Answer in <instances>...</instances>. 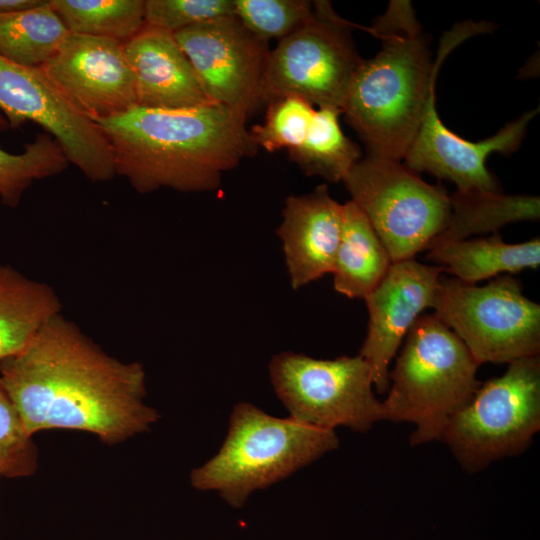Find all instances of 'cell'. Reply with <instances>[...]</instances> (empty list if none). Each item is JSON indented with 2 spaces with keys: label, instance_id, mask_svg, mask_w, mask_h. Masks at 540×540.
Instances as JSON below:
<instances>
[{
  "label": "cell",
  "instance_id": "cell-20",
  "mask_svg": "<svg viewBox=\"0 0 540 540\" xmlns=\"http://www.w3.org/2000/svg\"><path fill=\"white\" fill-rule=\"evenodd\" d=\"M393 264L389 252L363 212L350 200L342 204V227L332 269L334 289L364 299Z\"/></svg>",
  "mask_w": 540,
  "mask_h": 540
},
{
  "label": "cell",
  "instance_id": "cell-6",
  "mask_svg": "<svg viewBox=\"0 0 540 540\" xmlns=\"http://www.w3.org/2000/svg\"><path fill=\"white\" fill-rule=\"evenodd\" d=\"M540 429V357L510 362L481 384L447 423L442 437L467 471L523 452Z\"/></svg>",
  "mask_w": 540,
  "mask_h": 540
},
{
  "label": "cell",
  "instance_id": "cell-12",
  "mask_svg": "<svg viewBox=\"0 0 540 540\" xmlns=\"http://www.w3.org/2000/svg\"><path fill=\"white\" fill-rule=\"evenodd\" d=\"M211 102L247 117L260 108L268 42L235 16L212 19L173 34Z\"/></svg>",
  "mask_w": 540,
  "mask_h": 540
},
{
  "label": "cell",
  "instance_id": "cell-2",
  "mask_svg": "<svg viewBox=\"0 0 540 540\" xmlns=\"http://www.w3.org/2000/svg\"><path fill=\"white\" fill-rule=\"evenodd\" d=\"M247 119L208 103L172 110L135 106L95 123L110 144L116 175L143 194L216 190L224 172L257 151Z\"/></svg>",
  "mask_w": 540,
  "mask_h": 540
},
{
  "label": "cell",
  "instance_id": "cell-1",
  "mask_svg": "<svg viewBox=\"0 0 540 540\" xmlns=\"http://www.w3.org/2000/svg\"><path fill=\"white\" fill-rule=\"evenodd\" d=\"M0 386L31 435L68 429L114 445L148 431L160 417L145 403L143 365L108 355L62 314L2 362Z\"/></svg>",
  "mask_w": 540,
  "mask_h": 540
},
{
  "label": "cell",
  "instance_id": "cell-3",
  "mask_svg": "<svg viewBox=\"0 0 540 540\" xmlns=\"http://www.w3.org/2000/svg\"><path fill=\"white\" fill-rule=\"evenodd\" d=\"M367 31L381 40L382 47L374 57L362 59L342 114L369 156L401 161L419 129L442 59L483 28L480 23H465L443 43L434 63L409 1H391Z\"/></svg>",
  "mask_w": 540,
  "mask_h": 540
},
{
  "label": "cell",
  "instance_id": "cell-17",
  "mask_svg": "<svg viewBox=\"0 0 540 540\" xmlns=\"http://www.w3.org/2000/svg\"><path fill=\"white\" fill-rule=\"evenodd\" d=\"M123 50L135 80L137 106L183 109L211 102L173 33L144 25Z\"/></svg>",
  "mask_w": 540,
  "mask_h": 540
},
{
  "label": "cell",
  "instance_id": "cell-28",
  "mask_svg": "<svg viewBox=\"0 0 540 540\" xmlns=\"http://www.w3.org/2000/svg\"><path fill=\"white\" fill-rule=\"evenodd\" d=\"M20 413L0 386V477H28L38 467V449Z\"/></svg>",
  "mask_w": 540,
  "mask_h": 540
},
{
  "label": "cell",
  "instance_id": "cell-29",
  "mask_svg": "<svg viewBox=\"0 0 540 540\" xmlns=\"http://www.w3.org/2000/svg\"><path fill=\"white\" fill-rule=\"evenodd\" d=\"M226 16H235L233 0H145V25L173 34Z\"/></svg>",
  "mask_w": 540,
  "mask_h": 540
},
{
  "label": "cell",
  "instance_id": "cell-11",
  "mask_svg": "<svg viewBox=\"0 0 540 540\" xmlns=\"http://www.w3.org/2000/svg\"><path fill=\"white\" fill-rule=\"evenodd\" d=\"M0 110L10 128L29 121L41 126L89 180L105 182L116 175L102 129L67 101L41 67L22 66L0 56Z\"/></svg>",
  "mask_w": 540,
  "mask_h": 540
},
{
  "label": "cell",
  "instance_id": "cell-25",
  "mask_svg": "<svg viewBox=\"0 0 540 540\" xmlns=\"http://www.w3.org/2000/svg\"><path fill=\"white\" fill-rule=\"evenodd\" d=\"M9 127L0 110V131ZM69 164L61 145L46 132L37 134L20 153H10L0 146L1 203L17 207L34 181L58 175Z\"/></svg>",
  "mask_w": 540,
  "mask_h": 540
},
{
  "label": "cell",
  "instance_id": "cell-7",
  "mask_svg": "<svg viewBox=\"0 0 540 540\" xmlns=\"http://www.w3.org/2000/svg\"><path fill=\"white\" fill-rule=\"evenodd\" d=\"M393 263L414 259L447 226L451 196L398 160L366 156L342 180Z\"/></svg>",
  "mask_w": 540,
  "mask_h": 540
},
{
  "label": "cell",
  "instance_id": "cell-8",
  "mask_svg": "<svg viewBox=\"0 0 540 540\" xmlns=\"http://www.w3.org/2000/svg\"><path fill=\"white\" fill-rule=\"evenodd\" d=\"M359 28L342 19L329 1H314L312 16L269 50L262 100L300 97L318 108L342 111L362 58L351 36Z\"/></svg>",
  "mask_w": 540,
  "mask_h": 540
},
{
  "label": "cell",
  "instance_id": "cell-26",
  "mask_svg": "<svg viewBox=\"0 0 540 540\" xmlns=\"http://www.w3.org/2000/svg\"><path fill=\"white\" fill-rule=\"evenodd\" d=\"M266 105L264 122L249 130L257 148L273 153L299 146L312 124L316 112L314 106L296 96L274 99Z\"/></svg>",
  "mask_w": 540,
  "mask_h": 540
},
{
  "label": "cell",
  "instance_id": "cell-19",
  "mask_svg": "<svg viewBox=\"0 0 540 540\" xmlns=\"http://www.w3.org/2000/svg\"><path fill=\"white\" fill-rule=\"evenodd\" d=\"M61 308L51 286L0 265V365L20 353Z\"/></svg>",
  "mask_w": 540,
  "mask_h": 540
},
{
  "label": "cell",
  "instance_id": "cell-4",
  "mask_svg": "<svg viewBox=\"0 0 540 540\" xmlns=\"http://www.w3.org/2000/svg\"><path fill=\"white\" fill-rule=\"evenodd\" d=\"M398 352L382 401L384 420L414 424L412 445L440 440L480 387V365L434 313L417 318Z\"/></svg>",
  "mask_w": 540,
  "mask_h": 540
},
{
  "label": "cell",
  "instance_id": "cell-24",
  "mask_svg": "<svg viewBox=\"0 0 540 540\" xmlns=\"http://www.w3.org/2000/svg\"><path fill=\"white\" fill-rule=\"evenodd\" d=\"M69 33L125 43L145 25V0H49Z\"/></svg>",
  "mask_w": 540,
  "mask_h": 540
},
{
  "label": "cell",
  "instance_id": "cell-30",
  "mask_svg": "<svg viewBox=\"0 0 540 540\" xmlns=\"http://www.w3.org/2000/svg\"><path fill=\"white\" fill-rule=\"evenodd\" d=\"M47 0H0V14H9L33 9Z\"/></svg>",
  "mask_w": 540,
  "mask_h": 540
},
{
  "label": "cell",
  "instance_id": "cell-13",
  "mask_svg": "<svg viewBox=\"0 0 540 540\" xmlns=\"http://www.w3.org/2000/svg\"><path fill=\"white\" fill-rule=\"evenodd\" d=\"M41 69L94 122L137 106L134 76L118 41L69 33Z\"/></svg>",
  "mask_w": 540,
  "mask_h": 540
},
{
  "label": "cell",
  "instance_id": "cell-22",
  "mask_svg": "<svg viewBox=\"0 0 540 540\" xmlns=\"http://www.w3.org/2000/svg\"><path fill=\"white\" fill-rule=\"evenodd\" d=\"M341 114L336 108L316 109L305 139L288 151L290 160L304 174L336 183L362 158L359 146L341 130Z\"/></svg>",
  "mask_w": 540,
  "mask_h": 540
},
{
  "label": "cell",
  "instance_id": "cell-27",
  "mask_svg": "<svg viewBox=\"0 0 540 540\" xmlns=\"http://www.w3.org/2000/svg\"><path fill=\"white\" fill-rule=\"evenodd\" d=\"M233 1L235 17L248 31L266 42L283 39L313 14V2L305 0Z\"/></svg>",
  "mask_w": 540,
  "mask_h": 540
},
{
  "label": "cell",
  "instance_id": "cell-18",
  "mask_svg": "<svg viewBox=\"0 0 540 540\" xmlns=\"http://www.w3.org/2000/svg\"><path fill=\"white\" fill-rule=\"evenodd\" d=\"M427 258L461 282L477 284L540 265V238L507 243L498 232L486 238L432 242Z\"/></svg>",
  "mask_w": 540,
  "mask_h": 540
},
{
  "label": "cell",
  "instance_id": "cell-14",
  "mask_svg": "<svg viewBox=\"0 0 540 540\" xmlns=\"http://www.w3.org/2000/svg\"><path fill=\"white\" fill-rule=\"evenodd\" d=\"M442 271L415 259L395 262L364 298L369 317L358 355L369 365L378 394L389 389L391 362L410 328L426 308L434 307Z\"/></svg>",
  "mask_w": 540,
  "mask_h": 540
},
{
  "label": "cell",
  "instance_id": "cell-23",
  "mask_svg": "<svg viewBox=\"0 0 540 540\" xmlns=\"http://www.w3.org/2000/svg\"><path fill=\"white\" fill-rule=\"evenodd\" d=\"M68 34L49 0L33 9L0 14V56L22 66L41 67Z\"/></svg>",
  "mask_w": 540,
  "mask_h": 540
},
{
  "label": "cell",
  "instance_id": "cell-10",
  "mask_svg": "<svg viewBox=\"0 0 540 540\" xmlns=\"http://www.w3.org/2000/svg\"><path fill=\"white\" fill-rule=\"evenodd\" d=\"M274 391L292 419L323 430L367 432L384 420L372 373L360 356L316 359L284 351L269 363Z\"/></svg>",
  "mask_w": 540,
  "mask_h": 540
},
{
  "label": "cell",
  "instance_id": "cell-15",
  "mask_svg": "<svg viewBox=\"0 0 540 540\" xmlns=\"http://www.w3.org/2000/svg\"><path fill=\"white\" fill-rule=\"evenodd\" d=\"M534 109L505 125L497 134L479 142L463 139L441 121L435 106V86L431 89L424 114L403 163L416 173L427 172L457 186V191L501 192L496 179L486 168L494 152L509 155L518 149Z\"/></svg>",
  "mask_w": 540,
  "mask_h": 540
},
{
  "label": "cell",
  "instance_id": "cell-9",
  "mask_svg": "<svg viewBox=\"0 0 540 540\" xmlns=\"http://www.w3.org/2000/svg\"><path fill=\"white\" fill-rule=\"evenodd\" d=\"M433 309L479 365L539 355L540 305L510 274L483 286L441 277Z\"/></svg>",
  "mask_w": 540,
  "mask_h": 540
},
{
  "label": "cell",
  "instance_id": "cell-16",
  "mask_svg": "<svg viewBox=\"0 0 540 540\" xmlns=\"http://www.w3.org/2000/svg\"><path fill=\"white\" fill-rule=\"evenodd\" d=\"M341 227L342 204L331 197L326 184L285 199L277 235L294 290L332 272Z\"/></svg>",
  "mask_w": 540,
  "mask_h": 540
},
{
  "label": "cell",
  "instance_id": "cell-21",
  "mask_svg": "<svg viewBox=\"0 0 540 540\" xmlns=\"http://www.w3.org/2000/svg\"><path fill=\"white\" fill-rule=\"evenodd\" d=\"M539 208V197L536 196L457 191L451 196L449 222L432 242L464 240L475 234L495 233L511 222L536 221L540 215Z\"/></svg>",
  "mask_w": 540,
  "mask_h": 540
},
{
  "label": "cell",
  "instance_id": "cell-5",
  "mask_svg": "<svg viewBox=\"0 0 540 540\" xmlns=\"http://www.w3.org/2000/svg\"><path fill=\"white\" fill-rule=\"evenodd\" d=\"M338 445L334 431L277 418L240 402L230 414L219 451L192 470L190 483L200 491H217L228 505L241 508L254 491L289 477Z\"/></svg>",
  "mask_w": 540,
  "mask_h": 540
}]
</instances>
